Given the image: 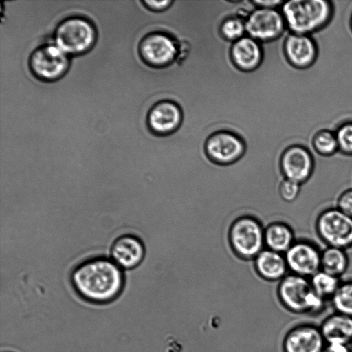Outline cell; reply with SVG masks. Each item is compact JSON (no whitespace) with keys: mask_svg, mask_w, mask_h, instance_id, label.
<instances>
[{"mask_svg":"<svg viewBox=\"0 0 352 352\" xmlns=\"http://www.w3.org/2000/svg\"><path fill=\"white\" fill-rule=\"evenodd\" d=\"M309 280L314 291L320 297L326 301H331L342 280L320 270Z\"/></svg>","mask_w":352,"mask_h":352,"instance_id":"7402d4cb","label":"cell"},{"mask_svg":"<svg viewBox=\"0 0 352 352\" xmlns=\"http://www.w3.org/2000/svg\"><path fill=\"white\" fill-rule=\"evenodd\" d=\"M349 265L346 250L327 246L321 251L320 270L340 278Z\"/></svg>","mask_w":352,"mask_h":352,"instance_id":"44dd1931","label":"cell"},{"mask_svg":"<svg viewBox=\"0 0 352 352\" xmlns=\"http://www.w3.org/2000/svg\"><path fill=\"white\" fill-rule=\"evenodd\" d=\"M285 56L292 66L302 69L310 66L317 56L316 45L307 34H288L284 45Z\"/></svg>","mask_w":352,"mask_h":352,"instance_id":"2e32d148","label":"cell"},{"mask_svg":"<svg viewBox=\"0 0 352 352\" xmlns=\"http://www.w3.org/2000/svg\"><path fill=\"white\" fill-rule=\"evenodd\" d=\"M265 248L285 254L296 240L294 230L289 224L276 221L265 228Z\"/></svg>","mask_w":352,"mask_h":352,"instance_id":"ffe728a7","label":"cell"},{"mask_svg":"<svg viewBox=\"0 0 352 352\" xmlns=\"http://www.w3.org/2000/svg\"><path fill=\"white\" fill-rule=\"evenodd\" d=\"M258 273L263 278L280 280L289 272L283 254L265 248L254 258Z\"/></svg>","mask_w":352,"mask_h":352,"instance_id":"d6986e66","label":"cell"},{"mask_svg":"<svg viewBox=\"0 0 352 352\" xmlns=\"http://www.w3.org/2000/svg\"><path fill=\"white\" fill-rule=\"evenodd\" d=\"M322 352H352V344L326 343Z\"/></svg>","mask_w":352,"mask_h":352,"instance_id":"f546056e","label":"cell"},{"mask_svg":"<svg viewBox=\"0 0 352 352\" xmlns=\"http://www.w3.org/2000/svg\"><path fill=\"white\" fill-rule=\"evenodd\" d=\"M321 251L314 243L296 239L284 254L289 272L310 278L321 269Z\"/></svg>","mask_w":352,"mask_h":352,"instance_id":"30bf717a","label":"cell"},{"mask_svg":"<svg viewBox=\"0 0 352 352\" xmlns=\"http://www.w3.org/2000/svg\"><path fill=\"white\" fill-rule=\"evenodd\" d=\"M315 228L327 246L344 250L352 247V217L336 207L322 210L317 217Z\"/></svg>","mask_w":352,"mask_h":352,"instance_id":"52a82bcc","label":"cell"},{"mask_svg":"<svg viewBox=\"0 0 352 352\" xmlns=\"http://www.w3.org/2000/svg\"><path fill=\"white\" fill-rule=\"evenodd\" d=\"M326 342L320 327L308 322H296L283 342L284 352H322Z\"/></svg>","mask_w":352,"mask_h":352,"instance_id":"7c38bea8","label":"cell"},{"mask_svg":"<svg viewBox=\"0 0 352 352\" xmlns=\"http://www.w3.org/2000/svg\"><path fill=\"white\" fill-rule=\"evenodd\" d=\"M113 261L121 268L133 269L142 264L146 256L143 241L135 235L118 238L111 249Z\"/></svg>","mask_w":352,"mask_h":352,"instance_id":"5bb4252c","label":"cell"},{"mask_svg":"<svg viewBox=\"0 0 352 352\" xmlns=\"http://www.w3.org/2000/svg\"><path fill=\"white\" fill-rule=\"evenodd\" d=\"M279 8H257L245 21L246 35L264 42L282 35L287 28Z\"/></svg>","mask_w":352,"mask_h":352,"instance_id":"9c48e42d","label":"cell"},{"mask_svg":"<svg viewBox=\"0 0 352 352\" xmlns=\"http://www.w3.org/2000/svg\"><path fill=\"white\" fill-rule=\"evenodd\" d=\"M231 54L236 65L245 71L256 68L262 59V50L259 41L248 35L234 43Z\"/></svg>","mask_w":352,"mask_h":352,"instance_id":"ac0fdd59","label":"cell"},{"mask_svg":"<svg viewBox=\"0 0 352 352\" xmlns=\"http://www.w3.org/2000/svg\"><path fill=\"white\" fill-rule=\"evenodd\" d=\"M258 8H278L280 7L285 1L282 0H252Z\"/></svg>","mask_w":352,"mask_h":352,"instance_id":"4dcf8cb0","label":"cell"},{"mask_svg":"<svg viewBox=\"0 0 352 352\" xmlns=\"http://www.w3.org/2000/svg\"><path fill=\"white\" fill-rule=\"evenodd\" d=\"M278 295L285 308L295 315H316L327 302L313 289L309 278L289 272L279 283Z\"/></svg>","mask_w":352,"mask_h":352,"instance_id":"277c9868","label":"cell"},{"mask_svg":"<svg viewBox=\"0 0 352 352\" xmlns=\"http://www.w3.org/2000/svg\"><path fill=\"white\" fill-rule=\"evenodd\" d=\"M339 151L352 155V123L342 125L336 133Z\"/></svg>","mask_w":352,"mask_h":352,"instance_id":"4316f807","label":"cell"},{"mask_svg":"<svg viewBox=\"0 0 352 352\" xmlns=\"http://www.w3.org/2000/svg\"><path fill=\"white\" fill-rule=\"evenodd\" d=\"M314 160L311 153L302 145L295 144L283 153L280 167L285 179L305 184L314 170Z\"/></svg>","mask_w":352,"mask_h":352,"instance_id":"8fae6325","label":"cell"},{"mask_svg":"<svg viewBox=\"0 0 352 352\" xmlns=\"http://www.w3.org/2000/svg\"><path fill=\"white\" fill-rule=\"evenodd\" d=\"M72 57L53 41L38 45L28 56L27 65L37 80L52 82L62 78L68 72Z\"/></svg>","mask_w":352,"mask_h":352,"instance_id":"5b68a950","label":"cell"},{"mask_svg":"<svg viewBox=\"0 0 352 352\" xmlns=\"http://www.w3.org/2000/svg\"><path fill=\"white\" fill-rule=\"evenodd\" d=\"M302 186L296 182L284 178L279 186L280 198L286 203H295L300 197Z\"/></svg>","mask_w":352,"mask_h":352,"instance_id":"484cf974","label":"cell"},{"mask_svg":"<svg viewBox=\"0 0 352 352\" xmlns=\"http://www.w3.org/2000/svg\"><path fill=\"white\" fill-rule=\"evenodd\" d=\"M245 20L240 17H230L223 21L221 27L223 36L228 41H236L246 35Z\"/></svg>","mask_w":352,"mask_h":352,"instance_id":"d4e9b609","label":"cell"},{"mask_svg":"<svg viewBox=\"0 0 352 352\" xmlns=\"http://www.w3.org/2000/svg\"><path fill=\"white\" fill-rule=\"evenodd\" d=\"M144 6L149 10L154 12H162L167 9L173 3V0H142Z\"/></svg>","mask_w":352,"mask_h":352,"instance_id":"f1b7e54d","label":"cell"},{"mask_svg":"<svg viewBox=\"0 0 352 352\" xmlns=\"http://www.w3.org/2000/svg\"><path fill=\"white\" fill-rule=\"evenodd\" d=\"M280 10L292 33L307 35L323 28L333 12L331 2L325 0L284 1Z\"/></svg>","mask_w":352,"mask_h":352,"instance_id":"3957f363","label":"cell"},{"mask_svg":"<svg viewBox=\"0 0 352 352\" xmlns=\"http://www.w3.org/2000/svg\"><path fill=\"white\" fill-rule=\"evenodd\" d=\"M152 250H153V249H152ZM152 250H151V252H152ZM151 252H150V253H148V256H149V254H150V256H151V255H152V254H153V252H152V254H151ZM150 256H149V258H150V260H151ZM151 263H152V261H151ZM152 265H153V263H152ZM153 268H154V267H153ZM154 271H155V269H154ZM155 276H156V274H155ZM156 279H157V277H156ZM157 286H158V284H157ZM158 291H159V287H158ZM159 296H160V293H159ZM160 311H161V308H160Z\"/></svg>","mask_w":352,"mask_h":352,"instance_id":"1f68e13d","label":"cell"},{"mask_svg":"<svg viewBox=\"0 0 352 352\" xmlns=\"http://www.w3.org/2000/svg\"><path fill=\"white\" fill-rule=\"evenodd\" d=\"M340 211L352 217V188H348L338 196L336 206Z\"/></svg>","mask_w":352,"mask_h":352,"instance_id":"83f0119b","label":"cell"},{"mask_svg":"<svg viewBox=\"0 0 352 352\" xmlns=\"http://www.w3.org/2000/svg\"><path fill=\"white\" fill-rule=\"evenodd\" d=\"M71 281L83 299L102 304L120 295L124 286V274L113 260L95 258L78 265L72 272Z\"/></svg>","mask_w":352,"mask_h":352,"instance_id":"6da1fadb","label":"cell"},{"mask_svg":"<svg viewBox=\"0 0 352 352\" xmlns=\"http://www.w3.org/2000/svg\"><path fill=\"white\" fill-rule=\"evenodd\" d=\"M326 343L352 344V317L335 311L319 325Z\"/></svg>","mask_w":352,"mask_h":352,"instance_id":"e0dca14e","label":"cell"},{"mask_svg":"<svg viewBox=\"0 0 352 352\" xmlns=\"http://www.w3.org/2000/svg\"><path fill=\"white\" fill-rule=\"evenodd\" d=\"M351 25H352V19H351Z\"/></svg>","mask_w":352,"mask_h":352,"instance_id":"d6a6232c","label":"cell"},{"mask_svg":"<svg viewBox=\"0 0 352 352\" xmlns=\"http://www.w3.org/2000/svg\"><path fill=\"white\" fill-rule=\"evenodd\" d=\"M245 146L237 135L219 131L211 135L206 144L208 157L220 165H229L238 161L244 154Z\"/></svg>","mask_w":352,"mask_h":352,"instance_id":"4fadbf2b","label":"cell"},{"mask_svg":"<svg viewBox=\"0 0 352 352\" xmlns=\"http://www.w3.org/2000/svg\"><path fill=\"white\" fill-rule=\"evenodd\" d=\"M182 120V113L179 107L173 102L163 100L150 109L147 124L153 133L166 135L175 131Z\"/></svg>","mask_w":352,"mask_h":352,"instance_id":"9a60e30c","label":"cell"},{"mask_svg":"<svg viewBox=\"0 0 352 352\" xmlns=\"http://www.w3.org/2000/svg\"><path fill=\"white\" fill-rule=\"evenodd\" d=\"M316 152L322 156H331L339 150L336 133L329 131H321L316 133L313 140Z\"/></svg>","mask_w":352,"mask_h":352,"instance_id":"cb8c5ba5","label":"cell"},{"mask_svg":"<svg viewBox=\"0 0 352 352\" xmlns=\"http://www.w3.org/2000/svg\"><path fill=\"white\" fill-rule=\"evenodd\" d=\"M98 30L93 21L81 15H71L54 28L51 41L71 57L83 55L96 45Z\"/></svg>","mask_w":352,"mask_h":352,"instance_id":"7a4b0ae2","label":"cell"},{"mask_svg":"<svg viewBox=\"0 0 352 352\" xmlns=\"http://www.w3.org/2000/svg\"><path fill=\"white\" fill-rule=\"evenodd\" d=\"M331 302L335 311L352 317V279L341 280Z\"/></svg>","mask_w":352,"mask_h":352,"instance_id":"603a6c76","label":"cell"},{"mask_svg":"<svg viewBox=\"0 0 352 352\" xmlns=\"http://www.w3.org/2000/svg\"><path fill=\"white\" fill-rule=\"evenodd\" d=\"M265 227L252 216H243L231 226L229 239L235 253L244 259H254L265 248Z\"/></svg>","mask_w":352,"mask_h":352,"instance_id":"8992f818","label":"cell"},{"mask_svg":"<svg viewBox=\"0 0 352 352\" xmlns=\"http://www.w3.org/2000/svg\"><path fill=\"white\" fill-rule=\"evenodd\" d=\"M138 51L145 63L155 67H162L176 58L178 43L175 38L167 33L148 32L140 39Z\"/></svg>","mask_w":352,"mask_h":352,"instance_id":"ba28073f","label":"cell"}]
</instances>
